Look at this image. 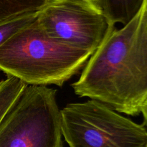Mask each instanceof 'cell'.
I'll list each match as a JSON object with an SVG mask.
<instances>
[{
  "label": "cell",
  "mask_w": 147,
  "mask_h": 147,
  "mask_svg": "<svg viewBox=\"0 0 147 147\" xmlns=\"http://www.w3.org/2000/svg\"><path fill=\"white\" fill-rule=\"evenodd\" d=\"M63 136L70 147H146L147 129L95 100L61 110Z\"/></svg>",
  "instance_id": "3957f363"
},
{
  "label": "cell",
  "mask_w": 147,
  "mask_h": 147,
  "mask_svg": "<svg viewBox=\"0 0 147 147\" xmlns=\"http://www.w3.org/2000/svg\"><path fill=\"white\" fill-rule=\"evenodd\" d=\"M91 55L49 37L36 18L0 46V70L27 86L61 87Z\"/></svg>",
  "instance_id": "7a4b0ae2"
},
{
  "label": "cell",
  "mask_w": 147,
  "mask_h": 147,
  "mask_svg": "<svg viewBox=\"0 0 147 147\" xmlns=\"http://www.w3.org/2000/svg\"><path fill=\"white\" fill-rule=\"evenodd\" d=\"M146 147H147V145H146Z\"/></svg>",
  "instance_id": "8fae6325"
},
{
  "label": "cell",
  "mask_w": 147,
  "mask_h": 147,
  "mask_svg": "<svg viewBox=\"0 0 147 147\" xmlns=\"http://www.w3.org/2000/svg\"><path fill=\"white\" fill-rule=\"evenodd\" d=\"M111 24L130 22L142 8L144 0H93Z\"/></svg>",
  "instance_id": "8992f818"
},
{
  "label": "cell",
  "mask_w": 147,
  "mask_h": 147,
  "mask_svg": "<svg viewBox=\"0 0 147 147\" xmlns=\"http://www.w3.org/2000/svg\"><path fill=\"white\" fill-rule=\"evenodd\" d=\"M56 91L27 86L0 123V147H63Z\"/></svg>",
  "instance_id": "277c9868"
},
{
  "label": "cell",
  "mask_w": 147,
  "mask_h": 147,
  "mask_svg": "<svg viewBox=\"0 0 147 147\" xmlns=\"http://www.w3.org/2000/svg\"><path fill=\"white\" fill-rule=\"evenodd\" d=\"M49 0H0V23L40 11Z\"/></svg>",
  "instance_id": "52a82bcc"
},
{
  "label": "cell",
  "mask_w": 147,
  "mask_h": 147,
  "mask_svg": "<svg viewBox=\"0 0 147 147\" xmlns=\"http://www.w3.org/2000/svg\"><path fill=\"white\" fill-rule=\"evenodd\" d=\"M37 21L49 37L91 55L116 30L93 0H49Z\"/></svg>",
  "instance_id": "5b68a950"
},
{
  "label": "cell",
  "mask_w": 147,
  "mask_h": 147,
  "mask_svg": "<svg viewBox=\"0 0 147 147\" xmlns=\"http://www.w3.org/2000/svg\"><path fill=\"white\" fill-rule=\"evenodd\" d=\"M25 88L24 83L12 76L0 81V123Z\"/></svg>",
  "instance_id": "ba28073f"
},
{
  "label": "cell",
  "mask_w": 147,
  "mask_h": 147,
  "mask_svg": "<svg viewBox=\"0 0 147 147\" xmlns=\"http://www.w3.org/2000/svg\"><path fill=\"white\" fill-rule=\"evenodd\" d=\"M37 12L30 13L9 21L0 23V46L19 30L36 20Z\"/></svg>",
  "instance_id": "9c48e42d"
},
{
  "label": "cell",
  "mask_w": 147,
  "mask_h": 147,
  "mask_svg": "<svg viewBox=\"0 0 147 147\" xmlns=\"http://www.w3.org/2000/svg\"><path fill=\"white\" fill-rule=\"evenodd\" d=\"M141 113H142L144 117V125L146 126L147 129V100L142 106V109H141Z\"/></svg>",
  "instance_id": "30bf717a"
},
{
  "label": "cell",
  "mask_w": 147,
  "mask_h": 147,
  "mask_svg": "<svg viewBox=\"0 0 147 147\" xmlns=\"http://www.w3.org/2000/svg\"><path fill=\"white\" fill-rule=\"evenodd\" d=\"M80 97L136 116L147 100V0L134 18L115 30L72 84Z\"/></svg>",
  "instance_id": "6da1fadb"
}]
</instances>
